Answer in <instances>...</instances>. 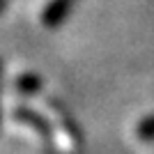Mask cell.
I'll use <instances>...</instances> for the list:
<instances>
[{
	"label": "cell",
	"mask_w": 154,
	"mask_h": 154,
	"mask_svg": "<svg viewBox=\"0 0 154 154\" xmlns=\"http://www.w3.org/2000/svg\"><path fill=\"white\" fill-rule=\"evenodd\" d=\"M74 0H48L42 9V23L46 28H55L62 23V19L67 16V12L71 9Z\"/></svg>",
	"instance_id": "7a4b0ae2"
},
{
	"label": "cell",
	"mask_w": 154,
	"mask_h": 154,
	"mask_svg": "<svg viewBox=\"0 0 154 154\" xmlns=\"http://www.w3.org/2000/svg\"><path fill=\"white\" fill-rule=\"evenodd\" d=\"M35 108L46 120V127H48V134H51V147L58 154H78L81 136H78L74 122L69 120V115L62 110V106L46 97V99H39V103Z\"/></svg>",
	"instance_id": "6da1fadb"
}]
</instances>
